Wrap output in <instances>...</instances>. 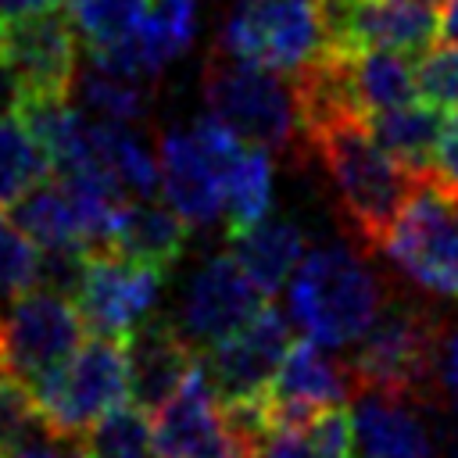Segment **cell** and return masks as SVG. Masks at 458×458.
I'll list each match as a JSON object with an SVG mask.
<instances>
[{"mask_svg": "<svg viewBox=\"0 0 458 458\" xmlns=\"http://www.w3.org/2000/svg\"><path fill=\"white\" fill-rule=\"evenodd\" d=\"M286 286L293 322L329 351L358 344L386 301L376 272L347 247L304 254Z\"/></svg>", "mask_w": 458, "mask_h": 458, "instance_id": "3957f363", "label": "cell"}, {"mask_svg": "<svg viewBox=\"0 0 458 458\" xmlns=\"http://www.w3.org/2000/svg\"><path fill=\"white\" fill-rule=\"evenodd\" d=\"M290 347V322L276 304H261V311L218 340L215 347L200 351V365L218 390L222 404H258Z\"/></svg>", "mask_w": 458, "mask_h": 458, "instance_id": "30bf717a", "label": "cell"}, {"mask_svg": "<svg viewBox=\"0 0 458 458\" xmlns=\"http://www.w3.org/2000/svg\"><path fill=\"white\" fill-rule=\"evenodd\" d=\"M39 433H50V429L43 422L32 386L0 361V454L21 447Z\"/></svg>", "mask_w": 458, "mask_h": 458, "instance_id": "f1b7e54d", "label": "cell"}, {"mask_svg": "<svg viewBox=\"0 0 458 458\" xmlns=\"http://www.w3.org/2000/svg\"><path fill=\"white\" fill-rule=\"evenodd\" d=\"M72 93L79 97V107L86 114L104 118V122H129V125L147 122L150 104H154V86L114 75L93 61L75 72Z\"/></svg>", "mask_w": 458, "mask_h": 458, "instance_id": "d4e9b609", "label": "cell"}, {"mask_svg": "<svg viewBox=\"0 0 458 458\" xmlns=\"http://www.w3.org/2000/svg\"><path fill=\"white\" fill-rule=\"evenodd\" d=\"M336 50L426 54L444 39V14L422 0H329Z\"/></svg>", "mask_w": 458, "mask_h": 458, "instance_id": "4fadbf2b", "label": "cell"}, {"mask_svg": "<svg viewBox=\"0 0 458 458\" xmlns=\"http://www.w3.org/2000/svg\"><path fill=\"white\" fill-rule=\"evenodd\" d=\"M229 243H233V258L265 297L279 293L304 258V233L290 218H276V215H265L261 222L233 233Z\"/></svg>", "mask_w": 458, "mask_h": 458, "instance_id": "7402d4cb", "label": "cell"}, {"mask_svg": "<svg viewBox=\"0 0 458 458\" xmlns=\"http://www.w3.org/2000/svg\"><path fill=\"white\" fill-rule=\"evenodd\" d=\"M64 11L79 43L93 54L132 36L147 14V0H64Z\"/></svg>", "mask_w": 458, "mask_h": 458, "instance_id": "83f0119b", "label": "cell"}, {"mask_svg": "<svg viewBox=\"0 0 458 458\" xmlns=\"http://www.w3.org/2000/svg\"><path fill=\"white\" fill-rule=\"evenodd\" d=\"M39 247L18 229L14 218L0 215V311H7L29 286H36Z\"/></svg>", "mask_w": 458, "mask_h": 458, "instance_id": "f546056e", "label": "cell"}, {"mask_svg": "<svg viewBox=\"0 0 458 458\" xmlns=\"http://www.w3.org/2000/svg\"><path fill=\"white\" fill-rule=\"evenodd\" d=\"M82 333L86 322L75 301L29 290L0 311V361L36 386L82 347Z\"/></svg>", "mask_w": 458, "mask_h": 458, "instance_id": "9c48e42d", "label": "cell"}, {"mask_svg": "<svg viewBox=\"0 0 458 458\" xmlns=\"http://www.w3.org/2000/svg\"><path fill=\"white\" fill-rule=\"evenodd\" d=\"M422 4H433V7H440V4H447V0H422Z\"/></svg>", "mask_w": 458, "mask_h": 458, "instance_id": "f35d334b", "label": "cell"}, {"mask_svg": "<svg viewBox=\"0 0 458 458\" xmlns=\"http://www.w3.org/2000/svg\"><path fill=\"white\" fill-rule=\"evenodd\" d=\"M386 258L408 272L419 286L458 297V204L433 175L419 182V190L401 208L390 225L383 247Z\"/></svg>", "mask_w": 458, "mask_h": 458, "instance_id": "52a82bcc", "label": "cell"}, {"mask_svg": "<svg viewBox=\"0 0 458 458\" xmlns=\"http://www.w3.org/2000/svg\"><path fill=\"white\" fill-rule=\"evenodd\" d=\"M72 458H86V454H82V451H79V447H75V451H72Z\"/></svg>", "mask_w": 458, "mask_h": 458, "instance_id": "ab89813d", "label": "cell"}, {"mask_svg": "<svg viewBox=\"0 0 458 458\" xmlns=\"http://www.w3.org/2000/svg\"><path fill=\"white\" fill-rule=\"evenodd\" d=\"M21 100H25V86L14 75V68L7 64V57L0 54V118L18 114L21 111Z\"/></svg>", "mask_w": 458, "mask_h": 458, "instance_id": "d590c367", "label": "cell"}, {"mask_svg": "<svg viewBox=\"0 0 458 458\" xmlns=\"http://www.w3.org/2000/svg\"><path fill=\"white\" fill-rule=\"evenodd\" d=\"M208 114L229 125L240 140L265 150H290L301 129L297 82L286 72L233 57L215 47L200 75Z\"/></svg>", "mask_w": 458, "mask_h": 458, "instance_id": "277c9868", "label": "cell"}, {"mask_svg": "<svg viewBox=\"0 0 458 458\" xmlns=\"http://www.w3.org/2000/svg\"><path fill=\"white\" fill-rule=\"evenodd\" d=\"M333 43L329 0H254L236 4L222 29L218 50L297 75Z\"/></svg>", "mask_w": 458, "mask_h": 458, "instance_id": "5b68a950", "label": "cell"}, {"mask_svg": "<svg viewBox=\"0 0 458 458\" xmlns=\"http://www.w3.org/2000/svg\"><path fill=\"white\" fill-rule=\"evenodd\" d=\"M304 136L333 179L347 229L365 247H383L390 225L397 222L401 208L426 175L411 172L394 154H386L376 143L369 118L361 114H340L318 122Z\"/></svg>", "mask_w": 458, "mask_h": 458, "instance_id": "6da1fadb", "label": "cell"}, {"mask_svg": "<svg viewBox=\"0 0 458 458\" xmlns=\"http://www.w3.org/2000/svg\"><path fill=\"white\" fill-rule=\"evenodd\" d=\"M419 68V93L440 107H458V43L426 50Z\"/></svg>", "mask_w": 458, "mask_h": 458, "instance_id": "d6a6232c", "label": "cell"}, {"mask_svg": "<svg viewBox=\"0 0 458 458\" xmlns=\"http://www.w3.org/2000/svg\"><path fill=\"white\" fill-rule=\"evenodd\" d=\"M43 422L57 440H79L104 411L129 401V361L118 336L86 340L57 372L32 386Z\"/></svg>", "mask_w": 458, "mask_h": 458, "instance_id": "8992f818", "label": "cell"}, {"mask_svg": "<svg viewBox=\"0 0 458 458\" xmlns=\"http://www.w3.org/2000/svg\"><path fill=\"white\" fill-rule=\"evenodd\" d=\"M161 286H165V268L132 261L118 250H93L75 308L89 333L122 340L143 318L154 315L161 301Z\"/></svg>", "mask_w": 458, "mask_h": 458, "instance_id": "8fae6325", "label": "cell"}, {"mask_svg": "<svg viewBox=\"0 0 458 458\" xmlns=\"http://www.w3.org/2000/svg\"><path fill=\"white\" fill-rule=\"evenodd\" d=\"M129 361V401L154 415L193 372L197 347L182 336V329L161 315L143 318L132 333L122 336Z\"/></svg>", "mask_w": 458, "mask_h": 458, "instance_id": "2e32d148", "label": "cell"}, {"mask_svg": "<svg viewBox=\"0 0 458 458\" xmlns=\"http://www.w3.org/2000/svg\"><path fill=\"white\" fill-rule=\"evenodd\" d=\"M354 397L358 458H433V440L411 401L376 390H358Z\"/></svg>", "mask_w": 458, "mask_h": 458, "instance_id": "d6986e66", "label": "cell"}, {"mask_svg": "<svg viewBox=\"0 0 458 458\" xmlns=\"http://www.w3.org/2000/svg\"><path fill=\"white\" fill-rule=\"evenodd\" d=\"M444 336V322L433 308L411 301L383 304L372 326L358 336V347L347 361L354 394L376 390L411 404L429 397L440 372Z\"/></svg>", "mask_w": 458, "mask_h": 458, "instance_id": "7a4b0ae2", "label": "cell"}, {"mask_svg": "<svg viewBox=\"0 0 458 458\" xmlns=\"http://www.w3.org/2000/svg\"><path fill=\"white\" fill-rule=\"evenodd\" d=\"M54 7H64V0H0V18L11 21V18L43 14V11H54Z\"/></svg>", "mask_w": 458, "mask_h": 458, "instance_id": "74e56055", "label": "cell"}, {"mask_svg": "<svg viewBox=\"0 0 458 458\" xmlns=\"http://www.w3.org/2000/svg\"><path fill=\"white\" fill-rule=\"evenodd\" d=\"M444 118H447V107H440V104H433V100H408V104H397V107H386V111L372 114L369 129H372L376 143L386 154H394L411 172L429 175Z\"/></svg>", "mask_w": 458, "mask_h": 458, "instance_id": "603a6c76", "label": "cell"}, {"mask_svg": "<svg viewBox=\"0 0 458 458\" xmlns=\"http://www.w3.org/2000/svg\"><path fill=\"white\" fill-rule=\"evenodd\" d=\"M50 175V157L18 114L0 118V208H11L25 190Z\"/></svg>", "mask_w": 458, "mask_h": 458, "instance_id": "484cf974", "label": "cell"}, {"mask_svg": "<svg viewBox=\"0 0 458 458\" xmlns=\"http://www.w3.org/2000/svg\"><path fill=\"white\" fill-rule=\"evenodd\" d=\"M0 54L25 86V97L68 100L79 72V36L64 7L11 18L0 32Z\"/></svg>", "mask_w": 458, "mask_h": 458, "instance_id": "7c38bea8", "label": "cell"}, {"mask_svg": "<svg viewBox=\"0 0 458 458\" xmlns=\"http://www.w3.org/2000/svg\"><path fill=\"white\" fill-rule=\"evenodd\" d=\"M86 265H89V250L79 247H39V261H36V290L57 293L75 301L86 279Z\"/></svg>", "mask_w": 458, "mask_h": 458, "instance_id": "4dcf8cb0", "label": "cell"}, {"mask_svg": "<svg viewBox=\"0 0 458 458\" xmlns=\"http://www.w3.org/2000/svg\"><path fill=\"white\" fill-rule=\"evenodd\" d=\"M440 383L444 394L451 397V408L458 415V326L444 336V354H440Z\"/></svg>", "mask_w": 458, "mask_h": 458, "instance_id": "e575fe53", "label": "cell"}, {"mask_svg": "<svg viewBox=\"0 0 458 458\" xmlns=\"http://www.w3.org/2000/svg\"><path fill=\"white\" fill-rule=\"evenodd\" d=\"M89 172L107 175L125 197H154V190H161V165L129 122L89 114Z\"/></svg>", "mask_w": 458, "mask_h": 458, "instance_id": "44dd1931", "label": "cell"}, {"mask_svg": "<svg viewBox=\"0 0 458 458\" xmlns=\"http://www.w3.org/2000/svg\"><path fill=\"white\" fill-rule=\"evenodd\" d=\"M268 297L254 286V279L240 268L233 254H218L204 261L193 279L186 283L182 308H179V329L193 347H215L240 326H247Z\"/></svg>", "mask_w": 458, "mask_h": 458, "instance_id": "5bb4252c", "label": "cell"}, {"mask_svg": "<svg viewBox=\"0 0 458 458\" xmlns=\"http://www.w3.org/2000/svg\"><path fill=\"white\" fill-rule=\"evenodd\" d=\"M454 204H458V197H454Z\"/></svg>", "mask_w": 458, "mask_h": 458, "instance_id": "b9f144b4", "label": "cell"}, {"mask_svg": "<svg viewBox=\"0 0 458 458\" xmlns=\"http://www.w3.org/2000/svg\"><path fill=\"white\" fill-rule=\"evenodd\" d=\"M75 447L86 458H150V419L132 401H122L104 411L75 440Z\"/></svg>", "mask_w": 458, "mask_h": 458, "instance_id": "4316f807", "label": "cell"}, {"mask_svg": "<svg viewBox=\"0 0 458 458\" xmlns=\"http://www.w3.org/2000/svg\"><path fill=\"white\" fill-rule=\"evenodd\" d=\"M429 175L458 197V107H447V118H444V129H440V140H437V150H433V168Z\"/></svg>", "mask_w": 458, "mask_h": 458, "instance_id": "836d02e7", "label": "cell"}, {"mask_svg": "<svg viewBox=\"0 0 458 458\" xmlns=\"http://www.w3.org/2000/svg\"><path fill=\"white\" fill-rule=\"evenodd\" d=\"M250 458H329L304 422H268L250 444Z\"/></svg>", "mask_w": 458, "mask_h": 458, "instance_id": "1f68e13d", "label": "cell"}, {"mask_svg": "<svg viewBox=\"0 0 458 458\" xmlns=\"http://www.w3.org/2000/svg\"><path fill=\"white\" fill-rule=\"evenodd\" d=\"M0 458H64V451H61V444H57L54 433H39V437L25 440L21 447H14V451H7Z\"/></svg>", "mask_w": 458, "mask_h": 458, "instance_id": "8d00e7d4", "label": "cell"}, {"mask_svg": "<svg viewBox=\"0 0 458 458\" xmlns=\"http://www.w3.org/2000/svg\"><path fill=\"white\" fill-rule=\"evenodd\" d=\"M272 157L265 147L247 143L236 161L225 168L222 179V215L229 225V236L261 222L272 208Z\"/></svg>", "mask_w": 458, "mask_h": 458, "instance_id": "cb8c5ba5", "label": "cell"}, {"mask_svg": "<svg viewBox=\"0 0 458 458\" xmlns=\"http://www.w3.org/2000/svg\"><path fill=\"white\" fill-rule=\"evenodd\" d=\"M186 236H190V222L175 208L154 204L150 197H129L114 218L111 250L168 272L182 258Z\"/></svg>", "mask_w": 458, "mask_h": 458, "instance_id": "ffe728a7", "label": "cell"}, {"mask_svg": "<svg viewBox=\"0 0 458 458\" xmlns=\"http://www.w3.org/2000/svg\"><path fill=\"white\" fill-rule=\"evenodd\" d=\"M0 32H4V25H0Z\"/></svg>", "mask_w": 458, "mask_h": 458, "instance_id": "7bdbcfd3", "label": "cell"}, {"mask_svg": "<svg viewBox=\"0 0 458 458\" xmlns=\"http://www.w3.org/2000/svg\"><path fill=\"white\" fill-rule=\"evenodd\" d=\"M344 93L361 118L419 97V68L401 50H336L329 47Z\"/></svg>", "mask_w": 458, "mask_h": 458, "instance_id": "ac0fdd59", "label": "cell"}, {"mask_svg": "<svg viewBox=\"0 0 458 458\" xmlns=\"http://www.w3.org/2000/svg\"><path fill=\"white\" fill-rule=\"evenodd\" d=\"M236 4H254V0H236Z\"/></svg>", "mask_w": 458, "mask_h": 458, "instance_id": "60d3db41", "label": "cell"}, {"mask_svg": "<svg viewBox=\"0 0 458 458\" xmlns=\"http://www.w3.org/2000/svg\"><path fill=\"white\" fill-rule=\"evenodd\" d=\"M154 458H250V444L211 386L200 354L186 383L154 411L150 422Z\"/></svg>", "mask_w": 458, "mask_h": 458, "instance_id": "ba28073f", "label": "cell"}, {"mask_svg": "<svg viewBox=\"0 0 458 458\" xmlns=\"http://www.w3.org/2000/svg\"><path fill=\"white\" fill-rule=\"evenodd\" d=\"M161 193L190 225L222 218V165L204 150L193 129H168L157 143Z\"/></svg>", "mask_w": 458, "mask_h": 458, "instance_id": "e0dca14e", "label": "cell"}, {"mask_svg": "<svg viewBox=\"0 0 458 458\" xmlns=\"http://www.w3.org/2000/svg\"><path fill=\"white\" fill-rule=\"evenodd\" d=\"M354 394L347 361H336L329 347L318 340H290L279 372L261 397V411L268 422H304L318 408L344 404V397Z\"/></svg>", "mask_w": 458, "mask_h": 458, "instance_id": "9a60e30c", "label": "cell"}]
</instances>
